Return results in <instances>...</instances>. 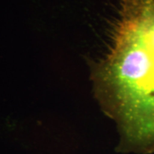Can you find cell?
<instances>
[{
    "mask_svg": "<svg viewBox=\"0 0 154 154\" xmlns=\"http://www.w3.org/2000/svg\"><path fill=\"white\" fill-rule=\"evenodd\" d=\"M105 79L125 124V146L154 148V0H122Z\"/></svg>",
    "mask_w": 154,
    "mask_h": 154,
    "instance_id": "6da1fadb",
    "label": "cell"
}]
</instances>
